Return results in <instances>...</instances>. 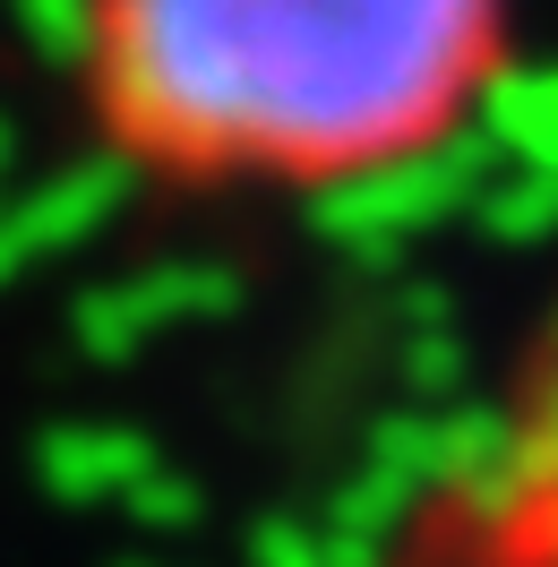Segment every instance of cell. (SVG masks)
Wrapping results in <instances>:
<instances>
[{"instance_id":"obj_1","label":"cell","mask_w":558,"mask_h":567,"mask_svg":"<svg viewBox=\"0 0 558 567\" xmlns=\"http://www.w3.org/2000/svg\"><path fill=\"white\" fill-rule=\"evenodd\" d=\"M507 61V0H86L78 78L173 189H335L447 146Z\"/></svg>"}]
</instances>
